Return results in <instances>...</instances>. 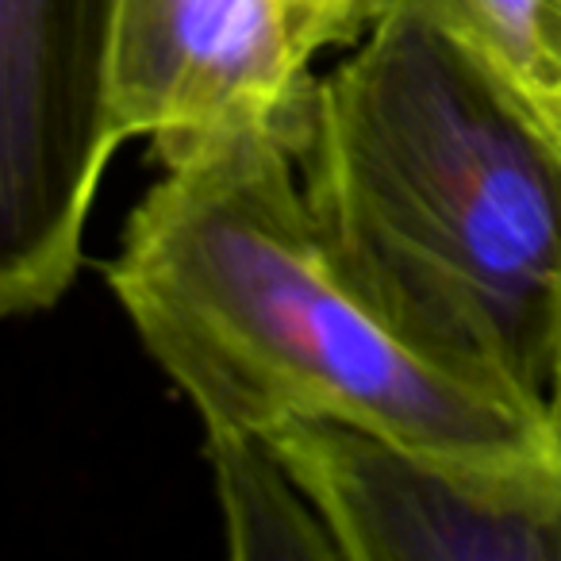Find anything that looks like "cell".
Masks as SVG:
<instances>
[{
	"mask_svg": "<svg viewBox=\"0 0 561 561\" xmlns=\"http://www.w3.org/2000/svg\"><path fill=\"white\" fill-rule=\"evenodd\" d=\"M558 404H561V374H558Z\"/></svg>",
	"mask_w": 561,
	"mask_h": 561,
	"instance_id": "cell-10",
	"label": "cell"
},
{
	"mask_svg": "<svg viewBox=\"0 0 561 561\" xmlns=\"http://www.w3.org/2000/svg\"><path fill=\"white\" fill-rule=\"evenodd\" d=\"M392 4V0H385ZM381 4V9H385ZM443 24L561 162V43L550 0H404Z\"/></svg>",
	"mask_w": 561,
	"mask_h": 561,
	"instance_id": "cell-6",
	"label": "cell"
},
{
	"mask_svg": "<svg viewBox=\"0 0 561 561\" xmlns=\"http://www.w3.org/2000/svg\"><path fill=\"white\" fill-rule=\"evenodd\" d=\"M297 165L331 257L408 343L558 404L561 162L443 24L385 4L320 78Z\"/></svg>",
	"mask_w": 561,
	"mask_h": 561,
	"instance_id": "cell-2",
	"label": "cell"
},
{
	"mask_svg": "<svg viewBox=\"0 0 561 561\" xmlns=\"http://www.w3.org/2000/svg\"><path fill=\"white\" fill-rule=\"evenodd\" d=\"M312 58L280 0H116L112 127L154 142L165 170L231 139L300 158L320 104Z\"/></svg>",
	"mask_w": 561,
	"mask_h": 561,
	"instance_id": "cell-4",
	"label": "cell"
},
{
	"mask_svg": "<svg viewBox=\"0 0 561 561\" xmlns=\"http://www.w3.org/2000/svg\"><path fill=\"white\" fill-rule=\"evenodd\" d=\"M234 558H339L328 523L265 435H208Z\"/></svg>",
	"mask_w": 561,
	"mask_h": 561,
	"instance_id": "cell-7",
	"label": "cell"
},
{
	"mask_svg": "<svg viewBox=\"0 0 561 561\" xmlns=\"http://www.w3.org/2000/svg\"><path fill=\"white\" fill-rule=\"evenodd\" d=\"M293 20V32L312 55L323 47H343L366 35L385 0H280Z\"/></svg>",
	"mask_w": 561,
	"mask_h": 561,
	"instance_id": "cell-8",
	"label": "cell"
},
{
	"mask_svg": "<svg viewBox=\"0 0 561 561\" xmlns=\"http://www.w3.org/2000/svg\"><path fill=\"white\" fill-rule=\"evenodd\" d=\"M116 0H0V320L47 312L78 277L112 127Z\"/></svg>",
	"mask_w": 561,
	"mask_h": 561,
	"instance_id": "cell-3",
	"label": "cell"
},
{
	"mask_svg": "<svg viewBox=\"0 0 561 561\" xmlns=\"http://www.w3.org/2000/svg\"><path fill=\"white\" fill-rule=\"evenodd\" d=\"M108 285L208 435L335 420L458 466L561 454V404L431 358L354 289L297 158L270 139L165 170L127 219Z\"/></svg>",
	"mask_w": 561,
	"mask_h": 561,
	"instance_id": "cell-1",
	"label": "cell"
},
{
	"mask_svg": "<svg viewBox=\"0 0 561 561\" xmlns=\"http://www.w3.org/2000/svg\"><path fill=\"white\" fill-rule=\"evenodd\" d=\"M550 16H553V32H558V43H561V0H550Z\"/></svg>",
	"mask_w": 561,
	"mask_h": 561,
	"instance_id": "cell-9",
	"label": "cell"
},
{
	"mask_svg": "<svg viewBox=\"0 0 561 561\" xmlns=\"http://www.w3.org/2000/svg\"><path fill=\"white\" fill-rule=\"evenodd\" d=\"M265 438L343 561H561V454L458 466L335 420Z\"/></svg>",
	"mask_w": 561,
	"mask_h": 561,
	"instance_id": "cell-5",
	"label": "cell"
}]
</instances>
